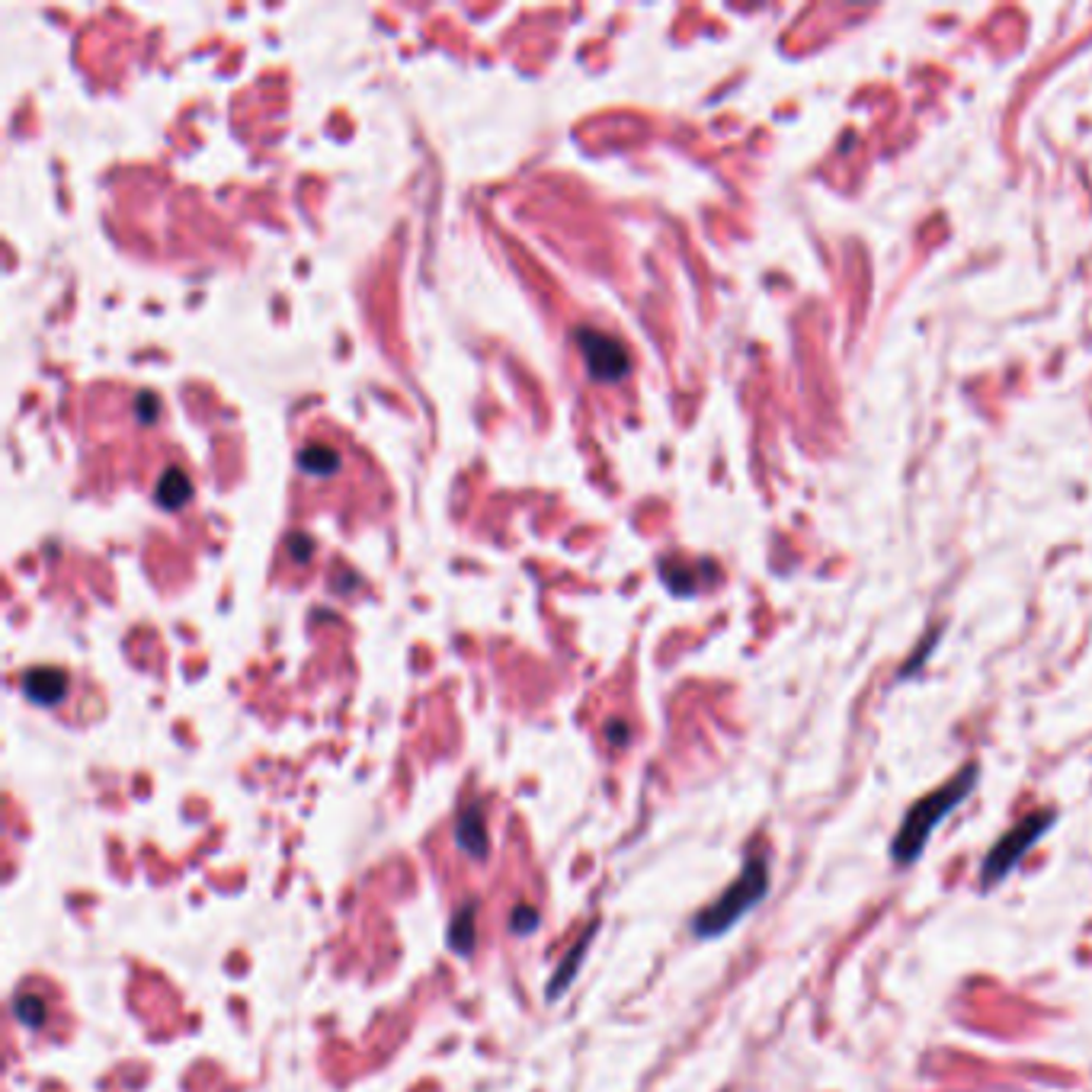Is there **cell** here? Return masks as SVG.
I'll use <instances>...</instances> for the list:
<instances>
[{"instance_id":"cell-3","label":"cell","mask_w":1092,"mask_h":1092,"mask_svg":"<svg viewBox=\"0 0 1092 1092\" xmlns=\"http://www.w3.org/2000/svg\"><path fill=\"white\" fill-rule=\"evenodd\" d=\"M1054 823H1057V811L1038 808V811L1025 814L1016 827H1010V830L994 843V849H991L987 858H984V868H980V888L991 891V888L1003 885V878L1025 858V852H1029Z\"/></svg>"},{"instance_id":"cell-12","label":"cell","mask_w":1092,"mask_h":1092,"mask_svg":"<svg viewBox=\"0 0 1092 1092\" xmlns=\"http://www.w3.org/2000/svg\"><path fill=\"white\" fill-rule=\"evenodd\" d=\"M538 910L535 907H519V910H513V917H510V929L516 932V936H529L532 929H538Z\"/></svg>"},{"instance_id":"cell-13","label":"cell","mask_w":1092,"mask_h":1092,"mask_svg":"<svg viewBox=\"0 0 1092 1092\" xmlns=\"http://www.w3.org/2000/svg\"><path fill=\"white\" fill-rule=\"evenodd\" d=\"M606 737H609V743H618V746H625L628 743V727L618 721V724H609L606 727Z\"/></svg>"},{"instance_id":"cell-1","label":"cell","mask_w":1092,"mask_h":1092,"mask_svg":"<svg viewBox=\"0 0 1092 1092\" xmlns=\"http://www.w3.org/2000/svg\"><path fill=\"white\" fill-rule=\"evenodd\" d=\"M977 785V762H967V766L961 773H955L942 789L929 792L926 798H920L907 817L901 820L897 827V836H894V846H891V855L894 862L904 868V865H913L920 858V852L926 849V843L932 839L936 827L974 792Z\"/></svg>"},{"instance_id":"cell-11","label":"cell","mask_w":1092,"mask_h":1092,"mask_svg":"<svg viewBox=\"0 0 1092 1092\" xmlns=\"http://www.w3.org/2000/svg\"><path fill=\"white\" fill-rule=\"evenodd\" d=\"M14 1013H17V1019L23 1022V1025H30V1029H39L42 1022H45V1003L39 1000V997H17V1003H14Z\"/></svg>"},{"instance_id":"cell-10","label":"cell","mask_w":1092,"mask_h":1092,"mask_svg":"<svg viewBox=\"0 0 1092 1092\" xmlns=\"http://www.w3.org/2000/svg\"><path fill=\"white\" fill-rule=\"evenodd\" d=\"M449 945L459 955H471V948H475V907H465L462 913H456V920L449 926Z\"/></svg>"},{"instance_id":"cell-8","label":"cell","mask_w":1092,"mask_h":1092,"mask_svg":"<svg viewBox=\"0 0 1092 1092\" xmlns=\"http://www.w3.org/2000/svg\"><path fill=\"white\" fill-rule=\"evenodd\" d=\"M192 497V481L180 468H167L158 481V503L164 510H180Z\"/></svg>"},{"instance_id":"cell-6","label":"cell","mask_w":1092,"mask_h":1092,"mask_svg":"<svg viewBox=\"0 0 1092 1092\" xmlns=\"http://www.w3.org/2000/svg\"><path fill=\"white\" fill-rule=\"evenodd\" d=\"M459 846L471 855V858H484L491 843H487V827H484V814L478 808H468L459 817Z\"/></svg>"},{"instance_id":"cell-9","label":"cell","mask_w":1092,"mask_h":1092,"mask_svg":"<svg viewBox=\"0 0 1092 1092\" xmlns=\"http://www.w3.org/2000/svg\"><path fill=\"white\" fill-rule=\"evenodd\" d=\"M587 945H590V932L571 948V955H568V961H561V967H558V974L552 977V984H549V1000H558L561 997V991H568V984H571V980H574V974H577V967H580V958H584V951H587Z\"/></svg>"},{"instance_id":"cell-7","label":"cell","mask_w":1092,"mask_h":1092,"mask_svg":"<svg viewBox=\"0 0 1092 1092\" xmlns=\"http://www.w3.org/2000/svg\"><path fill=\"white\" fill-rule=\"evenodd\" d=\"M298 468L311 478H327L340 468V456H337V449L323 446V443H308L298 452Z\"/></svg>"},{"instance_id":"cell-2","label":"cell","mask_w":1092,"mask_h":1092,"mask_svg":"<svg viewBox=\"0 0 1092 1092\" xmlns=\"http://www.w3.org/2000/svg\"><path fill=\"white\" fill-rule=\"evenodd\" d=\"M770 894V862L766 855H749L743 871L737 875V882L715 901L708 904L696 923H692V932L699 939H718L724 936L727 929H734L753 907H759L762 901H766Z\"/></svg>"},{"instance_id":"cell-4","label":"cell","mask_w":1092,"mask_h":1092,"mask_svg":"<svg viewBox=\"0 0 1092 1092\" xmlns=\"http://www.w3.org/2000/svg\"><path fill=\"white\" fill-rule=\"evenodd\" d=\"M577 347H580V356L587 363L590 378H596V382H622L631 372L628 350L615 337H609L603 331L580 327V331H577Z\"/></svg>"},{"instance_id":"cell-5","label":"cell","mask_w":1092,"mask_h":1092,"mask_svg":"<svg viewBox=\"0 0 1092 1092\" xmlns=\"http://www.w3.org/2000/svg\"><path fill=\"white\" fill-rule=\"evenodd\" d=\"M23 692L36 705H58L68 696V673L55 667H36L23 677Z\"/></svg>"}]
</instances>
